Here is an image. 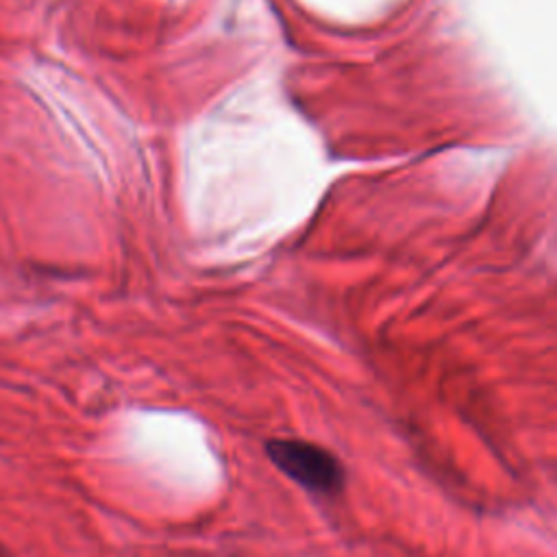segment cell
Instances as JSON below:
<instances>
[{
	"mask_svg": "<svg viewBox=\"0 0 557 557\" xmlns=\"http://www.w3.org/2000/svg\"><path fill=\"white\" fill-rule=\"evenodd\" d=\"M272 463L309 492L333 496L344 487V470L333 453L302 440H270Z\"/></svg>",
	"mask_w": 557,
	"mask_h": 557,
	"instance_id": "obj_1",
	"label": "cell"
},
{
	"mask_svg": "<svg viewBox=\"0 0 557 557\" xmlns=\"http://www.w3.org/2000/svg\"><path fill=\"white\" fill-rule=\"evenodd\" d=\"M0 557H4V555H2V553H0Z\"/></svg>",
	"mask_w": 557,
	"mask_h": 557,
	"instance_id": "obj_2",
	"label": "cell"
}]
</instances>
